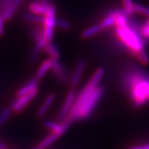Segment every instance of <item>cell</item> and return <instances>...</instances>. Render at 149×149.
Segmentation results:
<instances>
[{
    "label": "cell",
    "instance_id": "cell-1",
    "mask_svg": "<svg viewBox=\"0 0 149 149\" xmlns=\"http://www.w3.org/2000/svg\"><path fill=\"white\" fill-rule=\"evenodd\" d=\"M104 74V68H99L94 72L75 97L74 105L65 120L72 123L77 120H85L91 115L104 94V87L100 84Z\"/></svg>",
    "mask_w": 149,
    "mask_h": 149
},
{
    "label": "cell",
    "instance_id": "cell-2",
    "mask_svg": "<svg viewBox=\"0 0 149 149\" xmlns=\"http://www.w3.org/2000/svg\"><path fill=\"white\" fill-rule=\"evenodd\" d=\"M125 83L130 89L131 100L135 107L149 102V74L132 71L125 77Z\"/></svg>",
    "mask_w": 149,
    "mask_h": 149
},
{
    "label": "cell",
    "instance_id": "cell-3",
    "mask_svg": "<svg viewBox=\"0 0 149 149\" xmlns=\"http://www.w3.org/2000/svg\"><path fill=\"white\" fill-rule=\"evenodd\" d=\"M116 34L122 43L135 56L139 51L145 49V43L137 27L130 23L127 25L116 27Z\"/></svg>",
    "mask_w": 149,
    "mask_h": 149
},
{
    "label": "cell",
    "instance_id": "cell-4",
    "mask_svg": "<svg viewBox=\"0 0 149 149\" xmlns=\"http://www.w3.org/2000/svg\"><path fill=\"white\" fill-rule=\"evenodd\" d=\"M56 7L52 4L47 9V14L43 20V36L47 43H52L54 35V28L56 27Z\"/></svg>",
    "mask_w": 149,
    "mask_h": 149
},
{
    "label": "cell",
    "instance_id": "cell-5",
    "mask_svg": "<svg viewBox=\"0 0 149 149\" xmlns=\"http://www.w3.org/2000/svg\"><path fill=\"white\" fill-rule=\"evenodd\" d=\"M33 36L34 40H35V46L32 50L31 57H30V59L31 62L36 60V59L39 55L40 52L41 51L42 49H44L46 44L47 43V40L44 38V36H43V29H41V28H38L34 29L33 32Z\"/></svg>",
    "mask_w": 149,
    "mask_h": 149
},
{
    "label": "cell",
    "instance_id": "cell-6",
    "mask_svg": "<svg viewBox=\"0 0 149 149\" xmlns=\"http://www.w3.org/2000/svg\"><path fill=\"white\" fill-rule=\"evenodd\" d=\"M75 97H76V95H75L74 91H70L67 94L64 103H63L62 107L60 108L59 114H58V119H59V121L63 122L64 120H66L69 112L71 111L73 105H74Z\"/></svg>",
    "mask_w": 149,
    "mask_h": 149
},
{
    "label": "cell",
    "instance_id": "cell-7",
    "mask_svg": "<svg viewBox=\"0 0 149 149\" xmlns=\"http://www.w3.org/2000/svg\"><path fill=\"white\" fill-rule=\"evenodd\" d=\"M37 92H38V91H36L31 94L21 97H17V98L12 103L11 107H10L12 111L15 112V113H19V112L22 111L33 98L35 97Z\"/></svg>",
    "mask_w": 149,
    "mask_h": 149
},
{
    "label": "cell",
    "instance_id": "cell-8",
    "mask_svg": "<svg viewBox=\"0 0 149 149\" xmlns=\"http://www.w3.org/2000/svg\"><path fill=\"white\" fill-rule=\"evenodd\" d=\"M70 124V123H69L67 120H64L61 123H57L56 122L49 120H46L43 122V125L46 128L52 131L53 133L58 134L61 136L69 129Z\"/></svg>",
    "mask_w": 149,
    "mask_h": 149
},
{
    "label": "cell",
    "instance_id": "cell-9",
    "mask_svg": "<svg viewBox=\"0 0 149 149\" xmlns=\"http://www.w3.org/2000/svg\"><path fill=\"white\" fill-rule=\"evenodd\" d=\"M87 63L86 61L82 59V60L79 61V63H77L75 69L74 70L72 76L71 78V84L72 87L78 86L79 83L80 82V80L82 77L84 72L86 68Z\"/></svg>",
    "mask_w": 149,
    "mask_h": 149
},
{
    "label": "cell",
    "instance_id": "cell-10",
    "mask_svg": "<svg viewBox=\"0 0 149 149\" xmlns=\"http://www.w3.org/2000/svg\"><path fill=\"white\" fill-rule=\"evenodd\" d=\"M51 70L53 71V74L61 82H65L67 80V74L65 69L63 66L62 63L59 59H51Z\"/></svg>",
    "mask_w": 149,
    "mask_h": 149
},
{
    "label": "cell",
    "instance_id": "cell-11",
    "mask_svg": "<svg viewBox=\"0 0 149 149\" xmlns=\"http://www.w3.org/2000/svg\"><path fill=\"white\" fill-rule=\"evenodd\" d=\"M36 91H38V79L37 78H33L18 91L17 97H21L31 94Z\"/></svg>",
    "mask_w": 149,
    "mask_h": 149
},
{
    "label": "cell",
    "instance_id": "cell-12",
    "mask_svg": "<svg viewBox=\"0 0 149 149\" xmlns=\"http://www.w3.org/2000/svg\"><path fill=\"white\" fill-rule=\"evenodd\" d=\"M23 1L24 0H13L8 8H6L4 12L0 13V16L2 17V19L4 20V22L5 21H8L12 18V16L14 15L17 9L22 5Z\"/></svg>",
    "mask_w": 149,
    "mask_h": 149
},
{
    "label": "cell",
    "instance_id": "cell-13",
    "mask_svg": "<svg viewBox=\"0 0 149 149\" xmlns=\"http://www.w3.org/2000/svg\"><path fill=\"white\" fill-rule=\"evenodd\" d=\"M49 7L44 6L40 2H31L28 5V8H29L30 12L33 14L41 16L45 15L47 14V9Z\"/></svg>",
    "mask_w": 149,
    "mask_h": 149
},
{
    "label": "cell",
    "instance_id": "cell-14",
    "mask_svg": "<svg viewBox=\"0 0 149 149\" xmlns=\"http://www.w3.org/2000/svg\"><path fill=\"white\" fill-rule=\"evenodd\" d=\"M56 95L54 94H50L46 97V99L43 101V104H42L40 107L39 110L37 112V115L39 117H42L43 115H45V113L47 112V110H49V108L50 107L52 104H53V101L55 100Z\"/></svg>",
    "mask_w": 149,
    "mask_h": 149
},
{
    "label": "cell",
    "instance_id": "cell-15",
    "mask_svg": "<svg viewBox=\"0 0 149 149\" xmlns=\"http://www.w3.org/2000/svg\"><path fill=\"white\" fill-rule=\"evenodd\" d=\"M102 30L100 28L99 24H94V25L90 26L86 29H84L81 34V37L82 39H88L90 37H93V36L96 35L97 33H98L100 31H101Z\"/></svg>",
    "mask_w": 149,
    "mask_h": 149
},
{
    "label": "cell",
    "instance_id": "cell-16",
    "mask_svg": "<svg viewBox=\"0 0 149 149\" xmlns=\"http://www.w3.org/2000/svg\"><path fill=\"white\" fill-rule=\"evenodd\" d=\"M51 59H47L43 63H42V64L40 65V66L39 67V69L37 72V75H36V78H37L38 80L39 79H43V77L45 76L46 74L48 72V71L49 69H51Z\"/></svg>",
    "mask_w": 149,
    "mask_h": 149
},
{
    "label": "cell",
    "instance_id": "cell-17",
    "mask_svg": "<svg viewBox=\"0 0 149 149\" xmlns=\"http://www.w3.org/2000/svg\"><path fill=\"white\" fill-rule=\"evenodd\" d=\"M46 53L51 57V59H59L60 57V53L59 49L55 44L52 43H47L44 47Z\"/></svg>",
    "mask_w": 149,
    "mask_h": 149
},
{
    "label": "cell",
    "instance_id": "cell-18",
    "mask_svg": "<svg viewBox=\"0 0 149 149\" xmlns=\"http://www.w3.org/2000/svg\"><path fill=\"white\" fill-rule=\"evenodd\" d=\"M59 137H61V135H58V134L53 133L48 135L46 138H44L41 141V142L40 143L39 146L41 149H46L48 148L49 145H51L53 142H55Z\"/></svg>",
    "mask_w": 149,
    "mask_h": 149
},
{
    "label": "cell",
    "instance_id": "cell-19",
    "mask_svg": "<svg viewBox=\"0 0 149 149\" xmlns=\"http://www.w3.org/2000/svg\"><path fill=\"white\" fill-rule=\"evenodd\" d=\"M22 18H23L24 20L27 21V22H31V23L38 24H43V20H44L43 16L33 14V13H31V12H26V13L23 14Z\"/></svg>",
    "mask_w": 149,
    "mask_h": 149
},
{
    "label": "cell",
    "instance_id": "cell-20",
    "mask_svg": "<svg viewBox=\"0 0 149 149\" xmlns=\"http://www.w3.org/2000/svg\"><path fill=\"white\" fill-rule=\"evenodd\" d=\"M12 112L13 111L11 107H6L1 110L0 112V127L4 126L7 123V121L9 120V118L12 116Z\"/></svg>",
    "mask_w": 149,
    "mask_h": 149
},
{
    "label": "cell",
    "instance_id": "cell-21",
    "mask_svg": "<svg viewBox=\"0 0 149 149\" xmlns=\"http://www.w3.org/2000/svg\"><path fill=\"white\" fill-rule=\"evenodd\" d=\"M133 10L135 13H139L141 15L149 18V8H147V7L141 6L140 4H138V3H134Z\"/></svg>",
    "mask_w": 149,
    "mask_h": 149
},
{
    "label": "cell",
    "instance_id": "cell-22",
    "mask_svg": "<svg viewBox=\"0 0 149 149\" xmlns=\"http://www.w3.org/2000/svg\"><path fill=\"white\" fill-rule=\"evenodd\" d=\"M123 5V9L129 16H132L135 12L133 10V0H122Z\"/></svg>",
    "mask_w": 149,
    "mask_h": 149
},
{
    "label": "cell",
    "instance_id": "cell-23",
    "mask_svg": "<svg viewBox=\"0 0 149 149\" xmlns=\"http://www.w3.org/2000/svg\"><path fill=\"white\" fill-rule=\"evenodd\" d=\"M135 56L137 58L138 60L139 61L142 65H148L149 63V57L147 52L145 51V49H142L139 53H137Z\"/></svg>",
    "mask_w": 149,
    "mask_h": 149
},
{
    "label": "cell",
    "instance_id": "cell-24",
    "mask_svg": "<svg viewBox=\"0 0 149 149\" xmlns=\"http://www.w3.org/2000/svg\"><path fill=\"white\" fill-rule=\"evenodd\" d=\"M71 26H72V24L69 21L64 19H56V27H57L58 28L63 30H69L71 28Z\"/></svg>",
    "mask_w": 149,
    "mask_h": 149
},
{
    "label": "cell",
    "instance_id": "cell-25",
    "mask_svg": "<svg viewBox=\"0 0 149 149\" xmlns=\"http://www.w3.org/2000/svg\"><path fill=\"white\" fill-rule=\"evenodd\" d=\"M139 33L142 37H145L149 39V25L148 24H145L140 28Z\"/></svg>",
    "mask_w": 149,
    "mask_h": 149
},
{
    "label": "cell",
    "instance_id": "cell-26",
    "mask_svg": "<svg viewBox=\"0 0 149 149\" xmlns=\"http://www.w3.org/2000/svg\"><path fill=\"white\" fill-rule=\"evenodd\" d=\"M13 0H2L1 3H0V13L4 12L6 8H8V6L11 5Z\"/></svg>",
    "mask_w": 149,
    "mask_h": 149
},
{
    "label": "cell",
    "instance_id": "cell-27",
    "mask_svg": "<svg viewBox=\"0 0 149 149\" xmlns=\"http://www.w3.org/2000/svg\"><path fill=\"white\" fill-rule=\"evenodd\" d=\"M4 33V20L0 16V36Z\"/></svg>",
    "mask_w": 149,
    "mask_h": 149
},
{
    "label": "cell",
    "instance_id": "cell-28",
    "mask_svg": "<svg viewBox=\"0 0 149 149\" xmlns=\"http://www.w3.org/2000/svg\"><path fill=\"white\" fill-rule=\"evenodd\" d=\"M130 149H149V143L146 145H141V146H135V147L130 148Z\"/></svg>",
    "mask_w": 149,
    "mask_h": 149
},
{
    "label": "cell",
    "instance_id": "cell-29",
    "mask_svg": "<svg viewBox=\"0 0 149 149\" xmlns=\"http://www.w3.org/2000/svg\"><path fill=\"white\" fill-rule=\"evenodd\" d=\"M39 2L40 3H42L44 6H47V7H49V6H51V2H50V0H39Z\"/></svg>",
    "mask_w": 149,
    "mask_h": 149
},
{
    "label": "cell",
    "instance_id": "cell-30",
    "mask_svg": "<svg viewBox=\"0 0 149 149\" xmlns=\"http://www.w3.org/2000/svg\"><path fill=\"white\" fill-rule=\"evenodd\" d=\"M0 149H7V145L4 142L0 141Z\"/></svg>",
    "mask_w": 149,
    "mask_h": 149
},
{
    "label": "cell",
    "instance_id": "cell-31",
    "mask_svg": "<svg viewBox=\"0 0 149 149\" xmlns=\"http://www.w3.org/2000/svg\"><path fill=\"white\" fill-rule=\"evenodd\" d=\"M33 149H41V148H40V146H39V145H38V146H37V147L33 148Z\"/></svg>",
    "mask_w": 149,
    "mask_h": 149
}]
</instances>
